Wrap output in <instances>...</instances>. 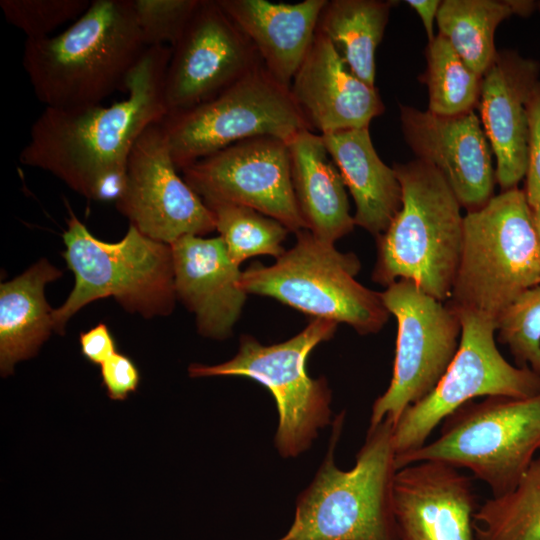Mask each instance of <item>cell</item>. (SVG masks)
<instances>
[{"label":"cell","instance_id":"cell-35","mask_svg":"<svg viewBox=\"0 0 540 540\" xmlns=\"http://www.w3.org/2000/svg\"><path fill=\"white\" fill-rule=\"evenodd\" d=\"M81 354L95 365H102L112 355L117 353V344L109 328L99 323L79 337Z\"/></svg>","mask_w":540,"mask_h":540},{"label":"cell","instance_id":"cell-8","mask_svg":"<svg viewBox=\"0 0 540 540\" xmlns=\"http://www.w3.org/2000/svg\"><path fill=\"white\" fill-rule=\"evenodd\" d=\"M360 269L354 253L340 252L303 229L275 263L255 262L242 271L239 288L247 295L274 298L312 318L345 323L361 335L375 334L390 313L380 292L355 279Z\"/></svg>","mask_w":540,"mask_h":540},{"label":"cell","instance_id":"cell-21","mask_svg":"<svg viewBox=\"0 0 540 540\" xmlns=\"http://www.w3.org/2000/svg\"><path fill=\"white\" fill-rule=\"evenodd\" d=\"M251 41L266 69L283 85L291 82L314 40L327 0L272 3L266 0H217Z\"/></svg>","mask_w":540,"mask_h":540},{"label":"cell","instance_id":"cell-31","mask_svg":"<svg viewBox=\"0 0 540 540\" xmlns=\"http://www.w3.org/2000/svg\"><path fill=\"white\" fill-rule=\"evenodd\" d=\"M89 0H1L6 20L20 29L26 39H42L70 20L78 19Z\"/></svg>","mask_w":540,"mask_h":540},{"label":"cell","instance_id":"cell-30","mask_svg":"<svg viewBox=\"0 0 540 540\" xmlns=\"http://www.w3.org/2000/svg\"><path fill=\"white\" fill-rule=\"evenodd\" d=\"M496 332L516 366L528 367L540 376V284L524 292L506 310Z\"/></svg>","mask_w":540,"mask_h":540},{"label":"cell","instance_id":"cell-27","mask_svg":"<svg viewBox=\"0 0 540 540\" xmlns=\"http://www.w3.org/2000/svg\"><path fill=\"white\" fill-rule=\"evenodd\" d=\"M474 532L476 540H540V457L513 490L478 506Z\"/></svg>","mask_w":540,"mask_h":540},{"label":"cell","instance_id":"cell-10","mask_svg":"<svg viewBox=\"0 0 540 540\" xmlns=\"http://www.w3.org/2000/svg\"><path fill=\"white\" fill-rule=\"evenodd\" d=\"M161 127L178 170L242 140L270 136L288 143L312 130L290 88L263 63L214 98L167 114Z\"/></svg>","mask_w":540,"mask_h":540},{"label":"cell","instance_id":"cell-23","mask_svg":"<svg viewBox=\"0 0 540 540\" xmlns=\"http://www.w3.org/2000/svg\"><path fill=\"white\" fill-rule=\"evenodd\" d=\"M321 136L354 200L355 225L379 236L402 206V188L393 167L378 156L369 128Z\"/></svg>","mask_w":540,"mask_h":540},{"label":"cell","instance_id":"cell-25","mask_svg":"<svg viewBox=\"0 0 540 540\" xmlns=\"http://www.w3.org/2000/svg\"><path fill=\"white\" fill-rule=\"evenodd\" d=\"M392 5L383 0H327L318 19L316 31L331 41L348 69L370 86H375V53Z\"/></svg>","mask_w":540,"mask_h":540},{"label":"cell","instance_id":"cell-11","mask_svg":"<svg viewBox=\"0 0 540 540\" xmlns=\"http://www.w3.org/2000/svg\"><path fill=\"white\" fill-rule=\"evenodd\" d=\"M456 312L461 323L457 353L435 388L395 423L396 458L426 444L435 428L468 401L487 396L529 398L540 393V376L528 367L512 365L498 350L494 320L474 311Z\"/></svg>","mask_w":540,"mask_h":540},{"label":"cell","instance_id":"cell-24","mask_svg":"<svg viewBox=\"0 0 540 540\" xmlns=\"http://www.w3.org/2000/svg\"><path fill=\"white\" fill-rule=\"evenodd\" d=\"M62 271L41 259L14 279L0 285V372L13 373L17 362L34 357L53 328V309L45 287Z\"/></svg>","mask_w":540,"mask_h":540},{"label":"cell","instance_id":"cell-6","mask_svg":"<svg viewBox=\"0 0 540 540\" xmlns=\"http://www.w3.org/2000/svg\"><path fill=\"white\" fill-rule=\"evenodd\" d=\"M62 253L75 283L65 302L53 309V328L64 334L67 322L81 308L113 297L125 310L144 318L169 315L177 299L172 250L133 225L118 242L96 238L70 212Z\"/></svg>","mask_w":540,"mask_h":540},{"label":"cell","instance_id":"cell-5","mask_svg":"<svg viewBox=\"0 0 540 540\" xmlns=\"http://www.w3.org/2000/svg\"><path fill=\"white\" fill-rule=\"evenodd\" d=\"M540 284V253L523 189L494 195L464 215L460 261L448 300L453 310L496 323L527 290Z\"/></svg>","mask_w":540,"mask_h":540},{"label":"cell","instance_id":"cell-1","mask_svg":"<svg viewBox=\"0 0 540 540\" xmlns=\"http://www.w3.org/2000/svg\"><path fill=\"white\" fill-rule=\"evenodd\" d=\"M168 46L148 47L130 72L127 96L109 106L45 107L19 154L23 165L45 170L89 199L106 183L127 175L133 146L167 115L164 80Z\"/></svg>","mask_w":540,"mask_h":540},{"label":"cell","instance_id":"cell-13","mask_svg":"<svg viewBox=\"0 0 540 540\" xmlns=\"http://www.w3.org/2000/svg\"><path fill=\"white\" fill-rule=\"evenodd\" d=\"M181 171L203 202L250 207L279 221L289 232L306 229L292 186L289 146L281 139L242 140Z\"/></svg>","mask_w":540,"mask_h":540},{"label":"cell","instance_id":"cell-34","mask_svg":"<svg viewBox=\"0 0 540 540\" xmlns=\"http://www.w3.org/2000/svg\"><path fill=\"white\" fill-rule=\"evenodd\" d=\"M102 385L111 400L124 401L136 392L141 374L134 361L127 355L115 353L100 366Z\"/></svg>","mask_w":540,"mask_h":540},{"label":"cell","instance_id":"cell-32","mask_svg":"<svg viewBox=\"0 0 540 540\" xmlns=\"http://www.w3.org/2000/svg\"><path fill=\"white\" fill-rule=\"evenodd\" d=\"M201 0H132L146 47L173 48L183 35Z\"/></svg>","mask_w":540,"mask_h":540},{"label":"cell","instance_id":"cell-33","mask_svg":"<svg viewBox=\"0 0 540 540\" xmlns=\"http://www.w3.org/2000/svg\"><path fill=\"white\" fill-rule=\"evenodd\" d=\"M528 154L523 189L530 207L540 206V81L527 104Z\"/></svg>","mask_w":540,"mask_h":540},{"label":"cell","instance_id":"cell-14","mask_svg":"<svg viewBox=\"0 0 540 540\" xmlns=\"http://www.w3.org/2000/svg\"><path fill=\"white\" fill-rule=\"evenodd\" d=\"M177 171L161 122L154 124L133 146L126 188L115 202L141 233L169 245L186 235L216 230L212 213Z\"/></svg>","mask_w":540,"mask_h":540},{"label":"cell","instance_id":"cell-29","mask_svg":"<svg viewBox=\"0 0 540 540\" xmlns=\"http://www.w3.org/2000/svg\"><path fill=\"white\" fill-rule=\"evenodd\" d=\"M214 218L215 229L223 240L230 259L237 265L251 257L269 255L278 258L289 230L279 221L250 207L204 202Z\"/></svg>","mask_w":540,"mask_h":540},{"label":"cell","instance_id":"cell-12","mask_svg":"<svg viewBox=\"0 0 540 540\" xmlns=\"http://www.w3.org/2000/svg\"><path fill=\"white\" fill-rule=\"evenodd\" d=\"M380 295L396 318L397 338L392 378L372 405L370 425L386 418L395 425L447 371L459 347L461 323L456 311L411 280L399 279Z\"/></svg>","mask_w":540,"mask_h":540},{"label":"cell","instance_id":"cell-7","mask_svg":"<svg viewBox=\"0 0 540 540\" xmlns=\"http://www.w3.org/2000/svg\"><path fill=\"white\" fill-rule=\"evenodd\" d=\"M441 424L435 440L396 458L398 469L440 461L468 469L488 485L493 497L501 496L516 487L540 450V393L471 400Z\"/></svg>","mask_w":540,"mask_h":540},{"label":"cell","instance_id":"cell-3","mask_svg":"<svg viewBox=\"0 0 540 540\" xmlns=\"http://www.w3.org/2000/svg\"><path fill=\"white\" fill-rule=\"evenodd\" d=\"M345 413L332 421L326 455L311 483L296 500L288 531L277 540H400L393 505L398 467L394 424L369 425L353 468L335 463Z\"/></svg>","mask_w":540,"mask_h":540},{"label":"cell","instance_id":"cell-9","mask_svg":"<svg viewBox=\"0 0 540 540\" xmlns=\"http://www.w3.org/2000/svg\"><path fill=\"white\" fill-rule=\"evenodd\" d=\"M338 323L312 318L294 337L263 345L250 335L240 337L236 355L217 365L194 363L189 376H238L255 380L272 394L278 412L274 444L283 458H294L311 446L319 431L332 424V393L326 378H311L306 360L320 343L330 340Z\"/></svg>","mask_w":540,"mask_h":540},{"label":"cell","instance_id":"cell-2","mask_svg":"<svg viewBox=\"0 0 540 540\" xmlns=\"http://www.w3.org/2000/svg\"><path fill=\"white\" fill-rule=\"evenodd\" d=\"M146 49L132 0H93L61 33L26 39L22 62L45 107L77 108L125 92Z\"/></svg>","mask_w":540,"mask_h":540},{"label":"cell","instance_id":"cell-28","mask_svg":"<svg viewBox=\"0 0 540 540\" xmlns=\"http://www.w3.org/2000/svg\"><path fill=\"white\" fill-rule=\"evenodd\" d=\"M427 67L419 80L428 88L429 111L455 116L478 106L482 77L470 69L440 34L429 42Z\"/></svg>","mask_w":540,"mask_h":540},{"label":"cell","instance_id":"cell-38","mask_svg":"<svg viewBox=\"0 0 540 540\" xmlns=\"http://www.w3.org/2000/svg\"><path fill=\"white\" fill-rule=\"evenodd\" d=\"M532 210V219L534 224V229L537 236L539 253H540V206L531 207Z\"/></svg>","mask_w":540,"mask_h":540},{"label":"cell","instance_id":"cell-22","mask_svg":"<svg viewBox=\"0 0 540 540\" xmlns=\"http://www.w3.org/2000/svg\"><path fill=\"white\" fill-rule=\"evenodd\" d=\"M288 146L292 186L306 229L317 239L335 244L355 226L342 176L320 134L303 130Z\"/></svg>","mask_w":540,"mask_h":540},{"label":"cell","instance_id":"cell-36","mask_svg":"<svg viewBox=\"0 0 540 540\" xmlns=\"http://www.w3.org/2000/svg\"><path fill=\"white\" fill-rule=\"evenodd\" d=\"M442 1L439 0H408L406 3L412 7L420 16L428 41L431 42L435 38L433 31V23L436 19L438 9Z\"/></svg>","mask_w":540,"mask_h":540},{"label":"cell","instance_id":"cell-26","mask_svg":"<svg viewBox=\"0 0 540 540\" xmlns=\"http://www.w3.org/2000/svg\"><path fill=\"white\" fill-rule=\"evenodd\" d=\"M513 14L508 0H444L436 20L439 34L482 77L497 54L495 30Z\"/></svg>","mask_w":540,"mask_h":540},{"label":"cell","instance_id":"cell-37","mask_svg":"<svg viewBox=\"0 0 540 540\" xmlns=\"http://www.w3.org/2000/svg\"><path fill=\"white\" fill-rule=\"evenodd\" d=\"M513 13L522 17L531 15L535 8H537V2L530 0H508Z\"/></svg>","mask_w":540,"mask_h":540},{"label":"cell","instance_id":"cell-16","mask_svg":"<svg viewBox=\"0 0 540 540\" xmlns=\"http://www.w3.org/2000/svg\"><path fill=\"white\" fill-rule=\"evenodd\" d=\"M406 143L417 159L432 165L450 186L467 213L494 196L492 149L474 110L440 116L399 105Z\"/></svg>","mask_w":540,"mask_h":540},{"label":"cell","instance_id":"cell-19","mask_svg":"<svg viewBox=\"0 0 540 540\" xmlns=\"http://www.w3.org/2000/svg\"><path fill=\"white\" fill-rule=\"evenodd\" d=\"M290 90L320 135L369 128L385 110L377 88L355 76L331 41L317 31Z\"/></svg>","mask_w":540,"mask_h":540},{"label":"cell","instance_id":"cell-18","mask_svg":"<svg viewBox=\"0 0 540 540\" xmlns=\"http://www.w3.org/2000/svg\"><path fill=\"white\" fill-rule=\"evenodd\" d=\"M540 64L512 50L497 51L481 80V124L495 154L496 183L502 191L525 178L528 154L527 104Z\"/></svg>","mask_w":540,"mask_h":540},{"label":"cell","instance_id":"cell-4","mask_svg":"<svg viewBox=\"0 0 540 540\" xmlns=\"http://www.w3.org/2000/svg\"><path fill=\"white\" fill-rule=\"evenodd\" d=\"M402 206L376 238L372 280L389 286L399 279L416 283L439 301L450 296L463 242L461 205L439 171L419 159L395 163Z\"/></svg>","mask_w":540,"mask_h":540},{"label":"cell","instance_id":"cell-15","mask_svg":"<svg viewBox=\"0 0 540 540\" xmlns=\"http://www.w3.org/2000/svg\"><path fill=\"white\" fill-rule=\"evenodd\" d=\"M262 63L217 0H201L172 48L164 80L167 114L202 104Z\"/></svg>","mask_w":540,"mask_h":540},{"label":"cell","instance_id":"cell-17","mask_svg":"<svg viewBox=\"0 0 540 540\" xmlns=\"http://www.w3.org/2000/svg\"><path fill=\"white\" fill-rule=\"evenodd\" d=\"M400 540H476L472 479L440 461L398 469L393 486Z\"/></svg>","mask_w":540,"mask_h":540},{"label":"cell","instance_id":"cell-20","mask_svg":"<svg viewBox=\"0 0 540 540\" xmlns=\"http://www.w3.org/2000/svg\"><path fill=\"white\" fill-rule=\"evenodd\" d=\"M170 246L176 297L195 315L199 334L228 338L247 297L239 288L240 266L230 259L219 236L186 235Z\"/></svg>","mask_w":540,"mask_h":540},{"label":"cell","instance_id":"cell-39","mask_svg":"<svg viewBox=\"0 0 540 540\" xmlns=\"http://www.w3.org/2000/svg\"><path fill=\"white\" fill-rule=\"evenodd\" d=\"M537 8L540 11V1L537 2Z\"/></svg>","mask_w":540,"mask_h":540}]
</instances>
